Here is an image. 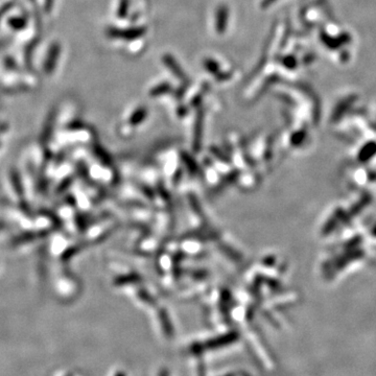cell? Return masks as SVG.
Here are the masks:
<instances>
[{
    "mask_svg": "<svg viewBox=\"0 0 376 376\" xmlns=\"http://www.w3.org/2000/svg\"><path fill=\"white\" fill-rule=\"evenodd\" d=\"M168 88H170V86H166V85H163V86H160V87H157L156 89H155V90H154V91H153V92H157V93L159 94V93H161L162 91H165V90H166V89H168Z\"/></svg>",
    "mask_w": 376,
    "mask_h": 376,
    "instance_id": "5b68a950",
    "label": "cell"
},
{
    "mask_svg": "<svg viewBox=\"0 0 376 376\" xmlns=\"http://www.w3.org/2000/svg\"><path fill=\"white\" fill-rule=\"evenodd\" d=\"M112 33H115V34H112L116 37H122V38H129V39H132V38H136L138 36L141 35L142 31L141 30H130V31H112Z\"/></svg>",
    "mask_w": 376,
    "mask_h": 376,
    "instance_id": "7a4b0ae2",
    "label": "cell"
},
{
    "mask_svg": "<svg viewBox=\"0 0 376 376\" xmlns=\"http://www.w3.org/2000/svg\"><path fill=\"white\" fill-rule=\"evenodd\" d=\"M227 19H228V11L227 8L220 7L217 12V19H216V29L219 33H223L225 28L227 27Z\"/></svg>",
    "mask_w": 376,
    "mask_h": 376,
    "instance_id": "6da1fadb",
    "label": "cell"
},
{
    "mask_svg": "<svg viewBox=\"0 0 376 376\" xmlns=\"http://www.w3.org/2000/svg\"><path fill=\"white\" fill-rule=\"evenodd\" d=\"M165 62H166V64L170 65V66H171V69L176 73V75H177L178 77H180V79H184V75H183L182 70H181V69L179 68V66L177 65V63H176V65H175V62H174V60H172V58L166 57V58H165Z\"/></svg>",
    "mask_w": 376,
    "mask_h": 376,
    "instance_id": "3957f363",
    "label": "cell"
},
{
    "mask_svg": "<svg viewBox=\"0 0 376 376\" xmlns=\"http://www.w3.org/2000/svg\"><path fill=\"white\" fill-rule=\"evenodd\" d=\"M205 66H206L207 69H208L211 72H215L216 70H218V65L214 61H212V60L207 61L205 63Z\"/></svg>",
    "mask_w": 376,
    "mask_h": 376,
    "instance_id": "277c9868",
    "label": "cell"
}]
</instances>
